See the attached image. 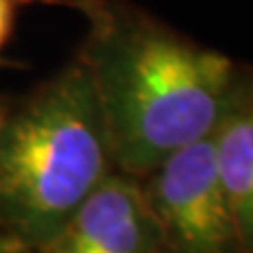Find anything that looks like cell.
<instances>
[{
    "label": "cell",
    "mask_w": 253,
    "mask_h": 253,
    "mask_svg": "<svg viewBox=\"0 0 253 253\" xmlns=\"http://www.w3.org/2000/svg\"><path fill=\"white\" fill-rule=\"evenodd\" d=\"M32 253H163L139 177L114 171Z\"/></svg>",
    "instance_id": "cell-4"
},
{
    "label": "cell",
    "mask_w": 253,
    "mask_h": 253,
    "mask_svg": "<svg viewBox=\"0 0 253 253\" xmlns=\"http://www.w3.org/2000/svg\"><path fill=\"white\" fill-rule=\"evenodd\" d=\"M23 0H0V51L9 41L15 17H17V9L21 6Z\"/></svg>",
    "instance_id": "cell-6"
},
{
    "label": "cell",
    "mask_w": 253,
    "mask_h": 253,
    "mask_svg": "<svg viewBox=\"0 0 253 253\" xmlns=\"http://www.w3.org/2000/svg\"><path fill=\"white\" fill-rule=\"evenodd\" d=\"M215 165L245 253H253V68L213 131Z\"/></svg>",
    "instance_id": "cell-5"
},
{
    "label": "cell",
    "mask_w": 253,
    "mask_h": 253,
    "mask_svg": "<svg viewBox=\"0 0 253 253\" xmlns=\"http://www.w3.org/2000/svg\"><path fill=\"white\" fill-rule=\"evenodd\" d=\"M6 112H9V106H4L2 101H0V125H2V121H4V116H6Z\"/></svg>",
    "instance_id": "cell-8"
},
{
    "label": "cell",
    "mask_w": 253,
    "mask_h": 253,
    "mask_svg": "<svg viewBox=\"0 0 253 253\" xmlns=\"http://www.w3.org/2000/svg\"><path fill=\"white\" fill-rule=\"evenodd\" d=\"M86 17L81 49L116 169L144 177L211 135L251 66L209 49L126 0H72Z\"/></svg>",
    "instance_id": "cell-1"
},
{
    "label": "cell",
    "mask_w": 253,
    "mask_h": 253,
    "mask_svg": "<svg viewBox=\"0 0 253 253\" xmlns=\"http://www.w3.org/2000/svg\"><path fill=\"white\" fill-rule=\"evenodd\" d=\"M139 181L163 253H245L217 173L213 133L175 150Z\"/></svg>",
    "instance_id": "cell-3"
},
{
    "label": "cell",
    "mask_w": 253,
    "mask_h": 253,
    "mask_svg": "<svg viewBox=\"0 0 253 253\" xmlns=\"http://www.w3.org/2000/svg\"><path fill=\"white\" fill-rule=\"evenodd\" d=\"M30 249H26V247H21V245H17V243H13V247H2L0 249V253H28Z\"/></svg>",
    "instance_id": "cell-7"
},
{
    "label": "cell",
    "mask_w": 253,
    "mask_h": 253,
    "mask_svg": "<svg viewBox=\"0 0 253 253\" xmlns=\"http://www.w3.org/2000/svg\"><path fill=\"white\" fill-rule=\"evenodd\" d=\"M114 171L108 125L78 53L0 125V228L36 251Z\"/></svg>",
    "instance_id": "cell-2"
}]
</instances>
